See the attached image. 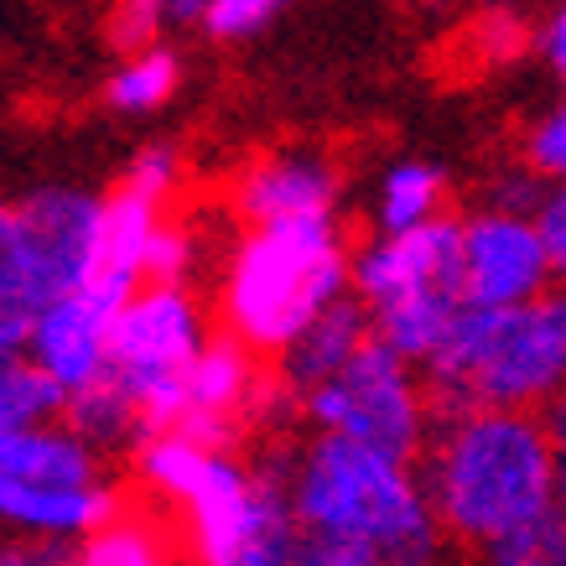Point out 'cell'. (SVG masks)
<instances>
[{"label": "cell", "mask_w": 566, "mask_h": 566, "mask_svg": "<svg viewBox=\"0 0 566 566\" xmlns=\"http://www.w3.org/2000/svg\"><path fill=\"white\" fill-rule=\"evenodd\" d=\"M130 292H136V281H125L115 271H88L78 286H69L63 296H52V302L36 307L21 354L48 375V385L63 400L88 390L104 375L109 327H115V312L125 307Z\"/></svg>", "instance_id": "9c48e42d"}, {"label": "cell", "mask_w": 566, "mask_h": 566, "mask_svg": "<svg viewBox=\"0 0 566 566\" xmlns=\"http://www.w3.org/2000/svg\"><path fill=\"white\" fill-rule=\"evenodd\" d=\"M42 302L48 296H42V281H36L17 198H0V348L27 344V327H32Z\"/></svg>", "instance_id": "e0dca14e"}, {"label": "cell", "mask_w": 566, "mask_h": 566, "mask_svg": "<svg viewBox=\"0 0 566 566\" xmlns=\"http://www.w3.org/2000/svg\"><path fill=\"white\" fill-rule=\"evenodd\" d=\"M69 566H172V551H167V535L156 531L151 520L120 510L69 551Z\"/></svg>", "instance_id": "d6986e66"}, {"label": "cell", "mask_w": 566, "mask_h": 566, "mask_svg": "<svg viewBox=\"0 0 566 566\" xmlns=\"http://www.w3.org/2000/svg\"><path fill=\"white\" fill-rule=\"evenodd\" d=\"M535 223H541V240L551 250V271L566 286V182H546L541 203H535Z\"/></svg>", "instance_id": "4316f807"}, {"label": "cell", "mask_w": 566, "mask_h": 566, "mask_svg": "<svg viewBox=\"0 0 566 566\" xmlns=\"http://www.w3.org/2000/svg\"><path fill=\"white\" fill-rule=\"evenodd\" d=\"M369 338V317L354 296H338L327 312H317L292 344L275 354V385L286 395H302L307 385H317L323 375H333L354 348Z\"/></svg>", "instance_id": "9a60e30c"}, {"label": "cell", "mask_w": 566, "mask_h": 566, "mask_svg": "<svg viewBox=\"0 0 566 566\" xmlns=\"http://www.w3.org/2000/svg\"><path fill=\"white\" fill-rule=\"evenodd\" d=\"M130 463L140 489L177 515L192 566H296L302 525L275 463H244L229 442L182 427L140 431Z\"/></svg>", "instance_id": "6da1fadb"}, {"label": "cell", "mask_w": 566, "mask_h": 566, "mask_svg": "<svg viewBox=\"0 0 566 566\" xmlns=\"http://www.w3.org/2000/svg\"><path fill=\"white\" fill-rule=\"evenodd\" d=\"M120 182L151 192L161 203H172L177 188H182V156H177V146H167V140H151V146H140V151L130 156V167H125Z\"/></svg>", "instance_id": "cb8c5ba5"}, {"label": "cell", "mask_w": 566, "mask_h": 566, "mask_svg": "<svg viewBox=\"0 0 566 566\" xmlns=\"http://www.w3.org/2000/svg\"><path fill=\"white\" fill-rule=\"evenodd\" d=\"M208 0H167V27H203Z\"/></svg>", "instance_id": "1f68e13d"}, {"label": "cell", "mask_w": 566, "mask_h": 566, "mask_svg": "<svg viewBox=\"0 0 566 566\" xmlns=\"http://www.w3.org/2000/svg\"><path fill=\"white\" fill-rule=\"evenodd\" d=\"M458 271H463V292L473 307H510L556 281L535 213L494 203L458 219Z\"/></svg>", "instance_id": "30bf717a"}, {"label": "cell", "mask_w": 566, "mask_h": 566, "mask_svg": "<svg viewBox=\"0 0 566 566\" xmlns=\"http://www.w3.org/2000/svg\"><path fill=\"white\" fill-rule=\"evenodd\" d=\"M494 6H510V0H494Z\"/></svg>", "instance_id": "d6a6232c"}, {"label": "cell", "mask_w": 566, "mask_h": 566, "mask_svg": "<svg viewBox=\"0 0 566 566\" xmlns=\"http://www.w3.org/2000/svg\"><path fill=\"white\" fill-rule=\"evenodd\" d=\"M69 551L57 541H11L0 546V566H69Z\"/></svg>", "instance_id": "4dcf8cb0"}, {"label": "cell", "mask_w": 566, "mask_h": 566, "mask_svg": "<svg viewBox=\"0 0 566 566\" xmlns=\"http://www.w3.org/2000/svg\"><path fill=\"white\" fill-rule=\"evenodd\" d=\"M161 32H167V0H109V42L120 52L161 42Z\"/></svg>", "instance_id": "d4e9b609"}, {"label": "cell", "mask_w": 566, "mask_h": 566, "mask_svg": "<svg viewBox=\"0 0 566 566\" xmlns=\"http://www.w3.org/2000/svg\"><path fill=\"white\" fill-rule=\"evenodd\" d=\"M546 437H551V510L566 520V395H556L546 411Z\"/></svg>", "instance_id": "83f0119b"}, {"label": "cell", "mask_w": 566, "mask_h": 566, "mask_svg": "<svg viewBox=\"0 0 566 566\" xmlns=\"http://www.w3.org/2000/svg\"><path fill=\"white\" fill-rule=\"evenodd\" d=\"M292 400L296 416L307 421V431L379 447V452L411 458V463L421 458L431 421H437V400H431L421 364L395 354L390 344H379L375 333L333 375H323Z\"/></svg>", "instance_id": "ba28073f"}, {"label": "cell", "mask_w": 566, "mask_h": 566, "mask_svg": "<svg viewBox=\"0 0 566 566\" xmlns=\"http://www.w3.org/2000/svg\"><path fill=\"white\" fill-rule=\"evenodd\" d=\"M125 510L120 489L109 479L57 483V479H11L0 473V531H17L21 541H57L78 546L104 520Z\"/></svg>", "instance_id": "4fadbf2b"}, {"label": "cell", "mask_w": 566, "mask_h": 566, "mask_svg": "<svg viewBox=\"0 0 566 566\" xmlns=\"http://www.w3.org/2000/svg\"><path fill=\"white\" fill-rule=\"evenodd\" d=\"M281 6L286 0H208L203 32L219 36V42H240V36H255Z\"/></svg>", "instance_id": "484cf974"}, {"label": "cell", "mask_w": 566, "mask_h": 566, "mask_svg": "<svg viewBox=\"0 0 566 566\" xmlns=\"http://www.w3.org/2000/svg\"><path fill=\"white\" fill-rule=\"evenodd\" d=\"M473 566H566V520L556 510L520 520L468 551Z\"/></svg>", "instance_id": "ffe728a7"}, {"label": "cell", "mask_w": 566, "mask_h": 566, "mask_svg": "<svg viewBox=\"0 0 566 566\" xmlns=\"http://www.w3.org/2000/svg\"><path fill=\"white\" fill-rule=\"evenodd\" d=\"M437 411L452 406H510V411H546L566 395V286L510 302V307L458 312L442 344L421 359Z\"/></svg>", "instance_id": "5b68a950"}, {"label": "cell", "mask_w": 566, "mask_h": 566, "mask_svg": "<svg viewBox=\"0 0 566 566\" xmlns=\"http://www.w3.org/2000/svg\"><path fill=\"white\" fill-rule=\"evenodd\" d=\"M275 473L302 535L364 546L390 566L442 562V525L431 515L411 458L307 431V442H296V452L275 463Z\"/></svg>", "instance_id": "3957f363"}, {"label": "cell", "mask_w": 566, "mask_h": 566, "mask_svg": "<svg viewBox=\"0 0 566 566\" xmlns=\"http://www.w3.org/2000/svg\"><path fill=\"white\" fill-rule=\"evenodd\" d=\"M348 296L364 307L379 344L421 364L468 307L458 271V219L442 213L406 234H369L354 244Z\"/></svg>", "instance_id": "8992f818"}, {"label": "cell", "mask_w": 566, "mask_h": 566, "mask_svg": "<svg viewBox=\"0 0 566 566\" xmlns=\"http://www.w3.org/2000/svg\"><path fill=\"white\" fill-rule=\"evenodd\" d=\"M447 546L473 551L489 535L551 510V437L541 411L452 406L437 411L416 458Z\"/></svg>", "instance_id": "7a4b0ae2"}, {"label": "cell", "mask_w": 566, "mask_h": 566, "mask_svg": "<svg viewBox=\"0 0 566 566\" xmlns=\"http://www.w3.org/2000/svg\"><path fill=\"white\" fill-rule=\"evenodd\" d=\"M208 338H213V327H208V312L188 281H140L125 296V307L115 312L99 379L120 390L140 431L172 427L182 379Z\"/></svg>", "instance_id": "52a82bcc"}, {"label": "cell", "mask_w": 566, "mask_h": 566, "mask_svg": "<svg viewBox=\"0 0 566 566\" xmlns=\"http://www.w3.org/2000/svg\"><path fill=\"white\" fill-rule=\"evenodd\" d=\"M520 167H531L541 182H566V99L531 120L520 140Z\"/></svg>", "instance_id": "7402d4cb"}, {"label": "cell", "mask_w": 566, "mask_h": 566, "mask_svg": "<svg viewBox=\"0 0 566 566\" xmlns=\"http://www.w3.org/2000/svg\"><path fill=\"white\" fill-rule=\"evenodd\" d=\"M177 88H182V57L172 48H161V42H146V48L125 52V63L109 73L104 104L115 115H156Z\"/></svg>", "instance_id": "ac0fdd59"}, {"label": "cell", "mask_w": 566, "mask_h": 566, "mask_svg": "<svg viewBox=\"0 0 566 566\" xmlns=\"http://www.w3.org/2000/svg\"><path fill=\"white\" fill-rule=\"evenodd\" d=\"M234 219L240 223H281V219H327L344 203L338 161L312 146L260 156L255 167L234 182Z\"/></svg>", "instance_id": "7c38bea8"}, {"label": "cell", "mask_w": 566, "mask_h": 566, "mask_svg": "<svg viewBox=\"0 0 566 566\" xmlns=\"http://www.w3.org/2000/svg\"><path fill=\"white\" fill-rule=\"evenodd\" d=\"M348 255L354 244L338 213L244 223L219 286L223 333L260 359H275L317 312L348 296Z\"/></svg>", "instance_id": "277c9868"}, {"label": "cell", "mask_w": 566, "mask_h": 566, "mask_svg": "<svg viewBox=\"0 0 566 566\" xmlns=\"http://www.w3.org/2000/svg\"><path fill=\"white\" fill-rule=\"evenodd\" d=\"M265 375H260V354L234 344L229 333H213L203 354L192 359L188 379H182V400H177L172 427L203 437V442H229L244 427V416L255 411Z\"/></svg>", "instance_id": "5bb4252c"}, {"label": "cell", "mask_w": 566, "mask_h": 566, "mask_svg": "<svg viewBox=\"0 0 566 566\" xmlns=\"http://www.w3.org/2000/svg\"><path fill=\"white\" fill-rule=\"evenodd\" d=\"M192 260H198L192 229L167 213V219L151 229V240H146V281H188Z\"/></svg>", "instance_id": "603a6c76"}, {"label": "cell", "mask_w": 566, "mask_h": 566, "mask_svg": "<svg viewBox=\"0 0 566 566\" xmlns=\"http://www.w3.org/2000/svg\"><path fill=\"white\" fill-rule=\"evenodd\" d=\"M296 566H390V562L375 556V551H364V546H344V541H317V535H302Z\"/></svg>", "instance_id": "f1b7e54d"}, {"label": "cell", "mask_w": 566, "mask_h": 566, "mask_svg": "<svg viewBox=\"0 0 566 566\" xmlns=\"http://www.w3.org/2000/svg\"><path fill=\"white\" fill-rule=\"evenodd\" d=\"M535 48H541V57H546V69L556 73V84L566 88V0L541 21V27H535Z\"/></svg>", "instance_id": "f546056e"}, {"label": "cell", "mask_w": 566, "mask_h": 566, "mask_svg": "<svg viewBox=\"0 0 566 566\" xmlns=\"http://www.w3.org/2000/svg\"><path fill=\"white\" fill-rule=\"evenodd\" d=\"M447 213V172L421 156H400L369 192V234H406Z\"/></svg>", "instance_id": "2e32d148"}, {"label": "cell", "mask_w": 566, "mask_h": 566, "mask_svg": "<svg viewBox=\"0 0 566 566\" xmlns=\"http://www.w3.org/2000/svg\"><path fill=\"white\" fill-rule=\"evenodd\" d=\"M21 229L32 244V265L42 281V296H63L99 265V234H104V198L88 188H32L17 198Z\"/></svg>", "instance_id": "8fae6325"}, {"label": "cell", "mask_w": 566, "mask_h": 566, "mask_svg": "<svg viewBox=\"0 0 566 566\" xmlns=\"http://www.w3.org/2000/svg\"><path fill=\"white\" fill-rule=\"evenodd\" d=\"M57 411H63V395L48 385V375L21 348H0V437L32 427V421H48Z\"/></svg>", "instance_id": "44dd1931"}]
</instances>
